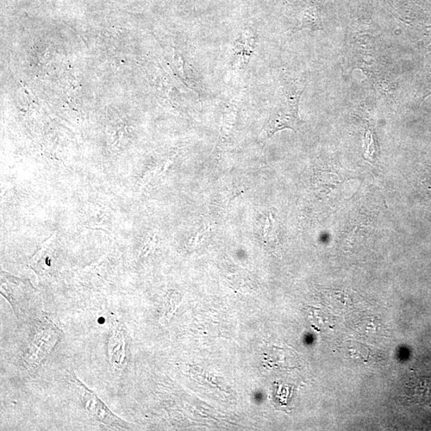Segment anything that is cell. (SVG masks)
<instances>
[{
    "label": "cell",
    "mask_w": 431,
    "mask_h": 431,
    "mask_svg": "<svg viewBox=\"0 0 431 431\" xmlns=\"http://www.w3.org/2000/svg\"><path fill=\"white\" fill-rule=\"evenodd\" d=\"M28 340L23 346L22 361L30 372L39 368L61 340L62 333L47 314L29 323Z\"/></svg>",
    "instance_id": "obj_1"
},
{
    "label": "cell",
    "mask_w": 431,
    "mask_h": 431,
    "mask_svg": "<svg viewBox=\"0 0 431 431\" xmlns=\"http://www.w3.org/2000/svg\"><path fill=\"white\" fill-rule=\"evenodd\" d=\"M307 84L303 80L285 78L279 89L278 103L271 112L265 127L267 139L278 131L299 130L301 121L299 117V100Z\"/></svg>",
    "instance_id": "obj_2"
},
{
    "label": "cell",
    "mask_w": 431,
    "mask_h": 431,
    "mask_svg": "<svg viewBox=\"0 0 431 431\" xmlns=\"http://www.w3.org/2000/svg\"><path fill=\"white\" fill-rule=\"evenodd\" d=\"M255 45V35L251 30H243L235 41L233 47L230 62L233 70H241L248 65L254 52Z\"/></svg>",
    "instance_id": "obj_6"
},
{
    "label": "cell",
    "mask_w": 431,
    "mask_h": 431,
    "mask_svg": "<svg viewBox=\"0 0 431 431\" xmlns=\"http://www.w3.org/2000/svg\"><path fill=\"white\" fill-rule=\"evenodd\" d=\"M108 357L115 370H122L127 359L126 328L120 321H111Z\"/></svg>",
    "instance_id": "obj_5"
},
{
    "label": "cell",
    "mask_w": 431,
    "mask_h": 431,
    "mask_svg": "<svg viewBox=\"0 0 431 431\" xmlns=\"http://www.w3.org/2000/svg\"><path fill=\"white\" fill-rule=\"evenodd\" d=\"M1 295L10 303L20 324H29L43 314L38 292L29 281L2 271Z\"/></svg>",
    "instance_id": "obj_3"
},
{
    "label": "cell",
    "mask_w": 431,
    "mask_h": 431,
    "mask_svg": "<svg viewBox=\"0 0 431 431\" xmlns=\"http://www.w3.org/2000/svg\"><path fill=\"white\" fill-rule=\"evenodd\" d=\"M246 89H243L227 104L223 115V122L222 132L218 146L226 144L229 139L231 131H232L234 124L239 115L241 103L245 98Z\"/></svg>",
    "instance_id": "obj_7"
},
{
    "label": "cell",
    "mask_w": 431,
    "mask_h": 431,
    "mask_svg": "<svg viewBox=\"0 0 431 431\" xmlns=\"http://www.w3.org/2000/svg\"><path fill=\"white\" fill-rule=\"evenodd\" d=\"M69 379H70V384L76 391L83 408L96 421L104 424L105 426L117 430H130V425L116 416L95 392L90 390L82 381L77 378L76 374L71 372Z\"/></svg>",
    "instance_id": "obj_4"
}]
</instances>
